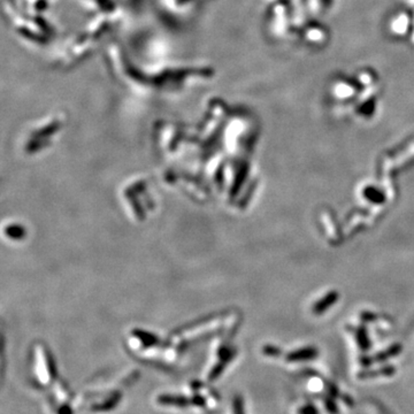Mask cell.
<instances>
[{
    "mask_svg": "<svg viewBox=\"0 0 414 414\" xmlns=\"http://www.w3.org/2000/svg\"><path fill=\"white\" fill-rule=\"evenodd\" d=\"M318 355L317 349L314 348H306L301 349L299 351H295L293 354L288 355V360L289 361H304V360H310V359H313Z\"/></svg>",
    "mask_w": 414,
    "mask_h": 414,
    "instance_id": "6da1fadb",
    "label": "cell"
},
{
    "mask_svg": "<svg viewBox=\"0 0 414 414\" xmlns=\"http://www.w3.org/2000/svg\"><path fill=\"white\" fill-rule=\"evenodd\" d=\"M336 299H337V294L336 293L328 294V296H325L324 299L318 301V304L315 305V307H314V312L317 314H320L321 312H324L327 310L328 307H330L331 305L335 303Z\"/></svg>",
    "mask_w": 414,
    "mask_h": 414,
    "instance_id": "7a4b0ae2",
    "label": "cell"
},
{
    "mask_svg": "<svg viewBox=\"0 0 414 414\" xmlns=\"http://www.w3.org/2000/svg\"><path fill=\"white\" fill-rule=\"evenodd\" d=\"M307 410V407H303V409L300 410V414H318V412L314 409H310V411Z\"/></svg>",
    "mask_w": 414,
    "mask_h": 414,
    "instance_id": "3957f363",
    "label": "cell"
}]
</instances>
